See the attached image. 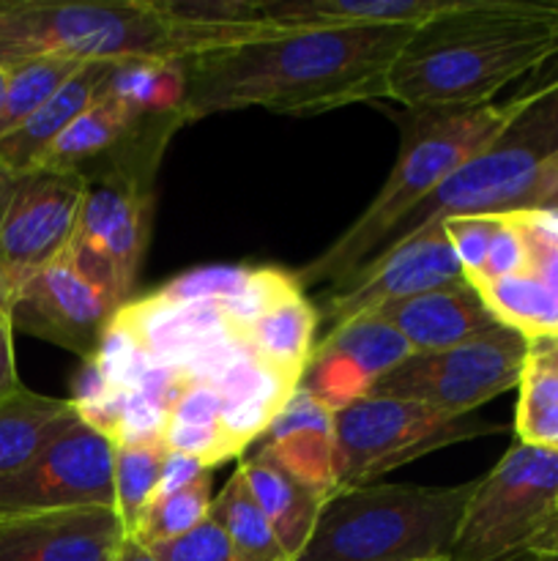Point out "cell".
I'll return each instance as SVG.
<instances>
[{"mask_svg":"<svg viewBox=\"0 0 558 561\" xmlns=\"http://www.w3.org/2000/svg\"><path fill=\"white\" fill-rule=\"evenodd\" d=\"M476 290L485 299L501 327L514 329L528 343L558 337V299L534 272L509 274V277L476 283Z\"/></svg>","mask_w":558,"mask_h":561,"instance_id":"cell-24","label":"cell"},{"mask_svg":"<svg viewBox=\"0 0 558 561\" xmlns=\"http://www.w3.org/2000/svg\"><path fill=\"white\" fill-rule=\"evenodd\" d=\"M211 471L186 485L184 491L173 493L167 499H159L148 507L146 518L140 520L131 540L142 542L146 548L173 542L178 537L189 535L197 526H202L211 513Z\"/></svg>","mask_w":558,"mask_h":561,"instance_id":"cell-30","label":"cell"},{"mask_svg":"<svg viewBox=\"0 0 558 561\" xmlns=\"http://www.w3.org/2000/svg\"><path fill=\"white\" fill-rule=\"evenodd\" d=\"M531 557H539V553H558V515L539 531V535L531 540L528 551Z\"/></svg>","mask_w":558,"mask_h":561,"instance_id":"cell-41","label":"cell"},{"mask_svg":"<svg viewBox=\"0 0 558 561\" xmlns=\"http://www.w3.org/2000/svg\"><path fill=\"white\" fill-rule=\"evenodd\" d=\"M299 290L304 288H301V283L295 279V274L282 272V268H274V266L252 268L246 288L241 290L235 299L222 301L224 316H228L239 343H241V334H244L257 318H263L268 310H274L279 301L290 299V296L299 294Z\"/></svg>","mask_w":558,"mask_h":561,"instance_id":"cell-31","label":"cell"},{"mask_svg":"<svg viewBox=\"0 0 558 561\" xmlns=\"http://www.w3.org/2000/svg\"><path fill=\"white\" fill-rule=\"evenodd\" d=\"M16 288L3 272H0V312H11V305H14Z\"/></svg>","mask_w":558,"mask_h":561,"instance_id":"cell-44","label":"cell"},{"mask_svg":"<svg viewBox=\"0 0 558 561\" xmlns=\"http://www.w3.org/2000/svg\"><path fill=\"white\" fill-rule=\"evenodd\" d=\"M542 82H545V85L550 88V91H558V71H553V75L545 77V80H542Z\"/></svg>","mask_w":558,"mask_h":561,"instance_id":"cell-46","label":"cell"},{"mask_svg":"<svg viewBox=\"0 0 558 561\" xmlns=\"http://www.w3.org/2000/svg\"><path fill=\"white\" fill-rule=\"evenodd\" d=\"M115 561H159V557L151 551V548L142 546V542L126 537V542L120 546V551H118V557H115Z\"/></svg>","mask_w":558,"mask_h":561,"instance_id":"cell-42","label":"cell"},{"mask_svg":"<svg viewBox=\"0 0 558 561\" xmlns=\"http://www.w3.org/2000/svg\"><path fill=\"white\" fill-rule=\"evenodd\" d=\"M151 365L197 370L239 343L222 301H167L156 294L126 301L113 318Z\"/></svg>","mask_w":558,"mask_h":561,"instance_id":"cell-14","label":"cell"},{"mask_svg":"<svg viewBox=\"0 0 558 561\" xmlns=\"http://www.w3.org/2000/svg\"><path fill=\"white\" fill-rule=\"evenodd\" d=\"M520 398L523 403L534 405H558V376L553 373L534 370V367H525L523 381H520Z\"/></svg>","mask_w":558,"mask_h":561,"instance_id":"cell-39","label":"cell"},{"mask_svg":"<svg viewBox=\"0 0 558 561\" xmlns=\"http://www.w3.org/2000/svg\"><path fill=\"white\" fill-rule=\"evenodd\" d=\"M323 343L348 354L367 373L372 383L381 381L386 373H392L394 367H399L414 354L408 340L392 323L383 321L381 316H361L348 323H339V327H332Z\"/></svg>","mask_w":558,"mask_h":561,"instance_id":"cell-29","label":"cell"},{"mask_svg":"<svg viewBox=\"0 0 558 561\" xmlns=\"http://www.w3.org/2000/svg\"><path fill=\"white\" fill-rule=\"evenodd\" d=\"M115 96L151 118H181L184 102V66L167 60H131L115 66L107 82Z\"/></svg>","mask_w":558,"mask_h":561,"instance_id":"cell-27","label":"cell"},{"mask_svg":"<svg viewBox=\"0 0 558 561\" xmlns=\"http://www.w3.org/2000/svg\"><path fill=\"white\" fill-rule=\"evenodd\" d=\"M474 491L476 480L446 488H339L295 561H449Z\"/></svg>","mask_w":558,"mask_h":561,"instance_id":"cell-5","label":"cell"},{"mask_svg":"<svg viewBox=\"0 0 558 561\" xmlns=\"http://www.w3.org/2000/svg\"><path fill=\"white\" fill-rule=\"evenodd\" d=\"M115 312L118 307L91 279L82 277L71 257L60 255L16 290L11 323L14 332L47 340L80 359H91Z\"/></svg>","mask_w":558,"mask_h":561,"instance_id":"cell-13","label":"cell"},{"mask_svg":"<svg viewBox=\"0 0 558 561\" xmlns=\"http://www.w3.org/2000/svg\"><path fill=\"white\" fill-rule=\"evenodd\" d=\"M523 113L525 102L520 93L503 104H481L449 113H414V118L405 124L397 162L383 181L381 192L321 257L295 274L301 288L323 279L337 285L359 272L416 206H421L465 162L503 140Z\"/></svg>","mask_w":558,"mask_h":561,"instance_id":"cell-4","label":"cell"},{"mask_svg":"<svg viewBox=\"0 0 558 561\" xmlns=\"http://www.w3.org/2000/svg\"><path fill=\"white\" fill-rule=\"evenodd\" d=\"M501 431L474 414L457 416L414 400L367 394L337 411V491L370 485L421 455Z\"/></svg>","mask_w":558,"mask_h":561,"instance_id":"cell-8","label":"cell"},{"mask_svg":"<svg viewBox=\"0 0 558 561\" xmlns=\"http://www.w3.org/2000/svg\"><path fill=\"white\" fill-rule=\"evenodd\" d=\"M531 561H558V553H539V557H531Z\"/></svg>","mask_w":558,"mask_h":561,"instance_id":"cell-47","label":"cell"},{"mask_svg":"<svg viewBox=\"0 0 558 561\" xmlns=\"http://www.w3.org/2000/svg\"><path fill=\"white\" fill-rule=\"evenodd\" d=\"M558 515V453L514 442L476 480L449 561H501L528 551Z\"/></svg>","mask_w":558,"mask_h":561,"instance_id":"cell-7","label":"cell"},{"mask_svg":"<svg viewBox=\"0 0 558 561\" xmlns=\"http://www.w3.org/2000/svg\"><path fill=\"white\" fill-rule=\"evenodd\" d=\"M126 529L113 507L0 518V561H115Z\"/></svg>","mask_w":558,"mask_h":561,"instance_id":"cell-15","label":"cell"},{"mask_svg":"<svg viewBox=\"0 0 558 561\" xmlns=\"http://www.w3.org/2000/svg\"><path fill=\"white\" fill-rule=\"evenodd\" d=\"M525 367L558 376V337L528 343V362H525Z\"/></svg>","mask_w":558,"mask_h":561,"instance_id":"cell-40","label":"cell"},{"mask_svg":"<svg viewBox=\"0 0 558 561\" xmlns=\"http://www.w3.org/2000/svg\"><path fill=\"white\" fill-rule=\"evenodd\" d=\"M22 381L16 376L14 359V323L11 312H0V398L20 392Z\"/></svg>","mask_w":558,"mask_h":561,"instance_id":"cell-38","label":"cell"},{"mask_svg":"<svg viewBox=\"0 0 558 561\" xmlns=\"http://www.w3.org/2000/svg\"><path fill=\"white\" fill-rule=\"evenodd\" d=\"M239 471L244 474L257 507L263 510L266 520L271 524L274 535L282 542L284 553L295 561L315 531L317 515H321L326 496L315 493L312 488L301 485L299 480L279 469L271 458L257 449V455L241 460Z\"/></svg>","mask_w":558,"mask_h":561,"instance_id":"cell-21","label":"cell"},{"mask_svg":"<svg viewBox=\"0 0 558 561\" xmlns=\"http://www.w3.org/2000/svg\"><path fill=\"white\" fill-rule=\"evenodd\" d=\"M525 268H528V252H525L523 233H520L518 222H514V214H503L501 228H498L490 252H487L485 268H481V274L470 285L509 277V274H520Z\"/></svg>","mask_w":558,"mask_h":561,"instance_id":"cell-36","label":"cell"},{"mask_svg":"<svg viewBox=\"0 0 558 561\" xmlns=\"http://www.w3.org/2000/svg\"><path fill=\"white\" fill-rule=\"evenodd\" d=\"M208 520L219 526L244 561H293L274 535L271 524L257 507L244 474L235 466L233 477L213 496Z\"/></svg>","mask_w":558,"mask_h":561,"instance_id":"cell-25","label":"cell"},{"mask_svg":"<svg viewBox=\"0 0 558 561\" xmlns=\"http://www.w3.org/2000/svg\"><path fill=\"white\" fill-rule=\"evenodd\" d=\"M317 323H321V312L306 299L304 290H299L290 299L279 301L263 318H257L241 334V345L252 356L266 362L284 381L299 387L312 359V351H315Z\"/></svg>","mask_w":558,"mask_h":561,"instance_id":"cell-22","label":"cell"},{"mask_svg":"<svg viewBox=\"0 0 558 561\" xmlns=\"http://www.w3.org/2000/svg\"><path fill=\"white\" fill-rule=\"evenodd\" d=\"M5 88H9V69H0V104L5 99Z\"/></svg>","mask_w":558,"mask_h":561,"instance_id":"cell-45","label":"cell"},{"mask_svg":"<svg viewBox=\"0 0 558 561\" xmlns=\"http://www.w3.org/2000/svg\"><path fill=\"white\" fill-rule=\"evenodd\" d=\"M249 266H208L170 279L156 290L167 301H230L249 283Z\"/></svg>","mask_w":558,"mask_h":561,"instance_id":"cell-32","label":"cell"},{"mask_svg":"<svg viewBox=\"0 0 558 561\" xmlns=\"http://www.w3.org/2000/svg\"><path fill=\"white\" fill-rule=\"evenodd\" d=\"M88 181L80 173H0V272L20 290L33 274L66 255Z\"/></svg>","mask_w":558,"mask_h":561,"instance_id":"cell-10","label":"cell"},{"mask_svg":"<svg viewBox=\"0 0 558 561\" xmlns=\"http://www.w3.org/2000/svg\"><path fill=\"white\" fill-rule=\"evenodd\" d=\"M465 272L454 255L443 222L427 225L425 230L410 239L399 241L392 250L364 263L348 279L334 285L323 305L321 318H326L328 329L348 323L361 316H375L394 301L443 288V285L463 283Z\"/></svg>","mask_w":558,"mask_h":561,"instance_id":"cell-12","label":"cell"},{"mask_svg":"<svg viewBox=\"0 0 558 561\" xmlns=\"http://www.w3.org/2000/svg\"><path fill=\"white\" fill-rule=\"evenodd\" d=\"M80 66L82 60L63 58V55H36L11 66L9 88L0 104V140L25 124Z\"/></svg>","mask_w":558,"mask_h":561,"instance_id":"cell-28","label":"cell"},{"mask_svg":"<svg viewBox=\"0 0 558 561\" xmlns=\"http://www.w3.org/2000/svg\"><path fill=\"white\" fill-rule=\"evenodd\" d=\"M170 449L164 447L162 438L153 442H131L115 444V504L113 510L118 513L124 524L126 537H131L146 518L153 496H156L159 477H162L164 460Z\"/></svg>","mask_w":558,"mask_h":561,"instance_id":"cell-26","label":"cell"},{"mask_svg":"<svg viewBox=\"0 0 558 561\" xmlns=\"http://www.w3.org/2000/svg\"><path fill=\"white\" fill-rule=\"evenodd\" d=\"M375 316L392 323L414 354L457 348L501 327L468 279L394 301Z\"/></svg>","mask_w":558,"mask_h":561,"instance_id":"cell-17","label":"cell"},{"mask_svg":"<svg viewBox=\"0 0 558 561\" xmlns=\"http://www.w3.org/2000/svg\"><path fill=\"white\" fill-rule=\"evenodd\" d=\"M266 22L244 27H202L181 22L162 0H0V38L31 58L167 60L184 64L202 53L268 38Z\"/></svg>","mask_w":558,"mask_h":561,"instance_id":"cell-3","label":"cell"},{"mask_svg":"<svg viewBox=\"0 0 558 561\" xmlns=\"http://www.w3.org/2000/svg\"><path fill=\"white\" fill-rule=\"evenodd\" d=\"M334 431H337V414L299 387L263 436L266 442H263L260 453L301 485L328 499L332 493H337V438H334Z\"/></svg>","mask_w":558,"mask_h":561,"instance_id":"cell-16","label":"cell"},{"mask_svg":"<svg viewBox=\"0 0 558 561\" xmlns=\"http://www.w3.org/2000/svg\"><path fill=\"white\" fill-rule=\"evenodd\" d=\"M151 551L156 553L159 561H244L213 520H206L178 540L153 546Z\"/></svg>","mask_w":558,"mask_h":561,"instance_id":"cell-35","label":"cell"},{"mask_svg":"<svg viewBox=\"0 0 558 561\" xmlns=\"http://www.w3.org/2000/svg\"><path fill=\"white\" fill-rule=\"evenodd\" d=\"M528 362V340L514 329L496 332L449 351L410 354L372 387L370 394L425 403L446 414H474L479 405L520 387Z\"/></svg>","mask_w":558,"mask_h":561,"instance_id":"cell-9","label":"cell"},{"mask_svg":"<svg viewBox=\"0 0 558 561\" xmlns=\"http://www.w3.org/2000/svg\"><path fill=\"white\" fill-rule=\"evenodd\" d=\"M27 58H31V55L22 53L20 47H14V44H9L0 38V69H11V66L22 64V60H27Z\"/></svg>","mask_w":558,"mask_h":561,"instance_id":"cell-43","label":"cell"},{"mask_svg":"<svg viewBox=\"0 0 558 561\" xmlns=\"http://www.w3.org/2000/svg\"><path fill=\"white\" fill-rule=\"evenodd\" d=\"M449 0H257V20L274 31L353 25H419Z\"/></svg>","mask_w":558,"mask_h":561,"instance_id":"cell-20","label":"cell"},{"mask_svg":"<svg viewBox=\"0 0 558 561\" xmlns=\"http://www.w3.org/2000/svg\"><path fill=\"white\" fill-rule=\"evenodd\" d=\"M556 58L558 0H449L414 27L386 99L410 113L481 107Z\"/></svg>","mask_w":558,"mask_h":561,"instance_id":"cell-2","label":"cell"},{"mask_svg":"<svg viewBox=\"0 0 558 561\" xmlns=\"http://www.w3.org/2000/svg\"><path fill=\"white\" fill-rule=\"evenodd\" d=\"M115 444L77 416L36 458L0 480V518L113 507Z\"/></svg>","mask_w":558,"mask_h":561,"instance_id":"cell-11","label":"cell"},{"mask_svg":"<svg viewBox=\"0 0 558 561\" xmlns=\"http://www.w3.org/2000/svg\"><path fill=\"white\" fill-rule=\"evenodd\" d=\"M115 66L118 64H102V60L82 64L25 124L5 135L0 140V173L22 175L36 170L53 142L74 124L77 115L85 113L88 104L107 85Z\"/></svg>","mask_w":558,"mask_h":561,"instance_id":"cell-19","label":"cell"},{"mask_svg":"<svg viewBox=\"0 0 558 561\" xmlns=\"http://www.w3.org/2000/svg\"><path fill=\"white\" fill-rule=\"evenodd\" d=\"M191 378L211 383L219 392L224 403L222 427L239 455L255 438L266 436L282 405L299 389L284 381L279 373H274L266 362L252 356L246 348H239L228 359L213 365L211 370Z\"/></svg>","mask_w":558,"mask_h":561,"instance_id":"cell-18","label":"cell"},{"mask_svg":"<svg viewBox=\"0 0 558 561\" xmlns=\"http://www.w3.org/2000/svg\"><path fill=\"white\" fill-rule=\"evenodd\" d=\"M77 416L69 398H47L25 387L0 398V480L31 463Z\"/></svg>","mask_w":558,"mask_h":561,"instance_id":"cell-23","label":"cell"},{"mask_svg":"<svg viewBox=\"0 0 558 561\" xmlns=\"http://www.w3.org/2000/svg\"><path fill=\"white\" fill-rule=\"evenodd\" d=\"M206 471H211V469H206V466H202L197 458H189V455H181V453H170L167 460H164V469H162V477H159V488H156V496H153V502L184 491L186 485H191L195 480H200Z\"/></svg>","mask_w":558,"mask_h":561,"instance_id":"cell-37","label":"cell"},{"mask_svg":"<svg viewBox=\"0 0 558 561\" xmlns=\"http://www.w3.org/2000/svg\"><path fill=\"white\" fill-rule=\"evenodd\" d=\"M162 153H135L85 175V201L66 255L115 307L129 301L151 233L153 170Z\"/></svg>","mask_w":558,"mask_h":561,"instance_id":"cell-6","label":"cell"},{"mask_svg":"<svg viewBox=\"0 0 558 561\" xmlns=\"http://www.w3.org/2000/svg\"><path fill=\"white\" fill-rule=\"evenodd\" d=\"M416 25L304 27L184 60L181 121L260 107L317 115L386 99L388 71Z\"/></svg>","mask_w":558,"mask_h":561,"instance_id":"cell-1","label":"cell"},{"mask_svg":"<svg viewBox=\"0 0 558 561\" xmlns=\"http://www.w3.org/2000/svg\"><path fill=\"white\" fill-rule=\"evenodd\" d=\"M514 222L528 252V272H534L558 299V208L518 211Z\"/></svg>","mask_w":558,"mask_h":561,"instance_id":"cell-33","label":"cell"},{"mask_svg":"<svg viewBox=\"0 0 558 561\" xmlns=\"http://www.w3.org/2000/svg\"><path fill=\"white\" fill-rule=\"evenodd\" d=\"M501 219L503 214H468V217H452L443 222L449 244H452L468 283H474L485 268L487 252L501 228Z\"/></svg>","mask_w":558,"mask_h":561,"instance_id":"cell-34","label":"cell"}]
</instances>
